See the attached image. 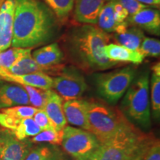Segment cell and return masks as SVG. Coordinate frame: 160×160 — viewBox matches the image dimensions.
<instances>
[{
    "instance_id": "9c48e42d",
    "label": "cell",
    "mask_w": 160,
    "mask_h": 160,
    "mask_svg": "<svg viewBox=\"0 0 160 160\" xmlns=\"http://www.w3.org/2000/svg\"><path fill=\"white\" fill-rule=\"evenodd\" d=\"M31 143L17 139L8 129H0V160H25L31 151Z\"/></svg>"
},
{
    "instance_id": "4dcf8cb0",
    "label": "cell",
    "mask_w": 160,
    "mask_h": 160,
    "mask_svg": "<svg viewBox=\"0 0 160 160\" xmlns=\"http://www.w3.org/2000/svg\"><path fill=\"white\" fill-rule=\"evenodd\" d=\"M53 157L54 153L48 147H39L30 151L25 160H49Z\"/></svg>"
},
{
    "instance_id": "44dd1931",
    "label": "cell",
    "mask_w": 160,
    "mask_h": 160,
    "mask_svg": "<svg viewBox=\"0 0 160 160\" xmlns=\"http://www.w3.org/2000/svg\"><path fill=\"white\" fill-rule=\"evenodd\" d=\"M113 0H105L98 16V27L106 33H114L117 24L113 15Z\"/></svg>"
},
{
    "instance_id": "2e32d148",
    "label": "cell",
    "mask_w": 160,
    "mask_h": 160,
    "mask_svg": "<svg viewBox=\"0 0 160 160\" xmlns=\"http://www.w3.org/2000/svg\"><path fill=\"white\" fill-rule=\"evenodd\" d=\"M105 0H74V18L78 22L97 25L98 16Z\"/></svg>"
},
{
    "instance_id": "ba28073f",
    "label": "cell",
    "mask_w": 160,
    "mask_h": 160,
    "mask_svg": "<svg viewBox=\"0 0 160 160\" xmlns=\"http://www.w3.org/2000/svg\"><path fill=\"white\" fill-rule=\"evenodd\" d=\"M88 88L84 76L76 68L67 67L53 78V88L65 101L79 99Z\"/></svg>"
},
{
    "instance_id": "8fae6325",
    "label": "cell",
    "mask_w": 160,
    "mask_h": 160,
    "mask_svg": "<svg viewBox=\"0 0 160 160\" xmlns=\"http://www.w3.org/2000/svg\"><path fill=\"white\" fill-rule=\"evenodd\" d=\"M29 104L28 96L22 86L0 79V109Z\"/></svg>"
},
{
    "instance_id": "8992f818",
    "label": "cell",
    "mask_w": 160,
    "mask_h": 160,
    "mask_svg": "<svg viewBox=\"0 0 160 160\" xmlns=\"http://www.w3.org/2000/svg\"><path fill=\"white\" fill-rule=\"evenodd\" d=\"M136 71L132 66L95 75L97 92L108 102L115 103L123 97L135 79Z\"/></svg>"
},
{
    "instance_id": "d6a6232c",
    "label": "cell",
    "mask_w": 160,
    "mask_h": 160,
    "mask_svg": "<svg viewBox=\"0 0 160 160\" xmlns=\"http://www.w3.org/2000/svg\"><path fill=\"white\" fill-rule=\"evenodd\" d=\"M33 120L42 131L49 129H56L54 125L49 119L44 110H39L33 116Z\"/></svg>"
},
{
    "instance_id": "f546056e",
    "label": "cell",
    "mask_w": 160,
    "mask_h": 160,
    "mask_svg": "<svg viewBox=\"0 0 160 160\" xmlns=\"http://www.w3.org/2000/svg\"><path fill=\"white\" fill-rule=\"evenodd\" d=\"M39 109L36 108L33 106L17 105L14 107L2 109V112L11 115L17 119H24L26 118H33V116Z\"/></svg>"
},
{
    "instance_id": "277c9868",
    "label": "cell",
    "mask_w": 160,
    "mask_h": 160,
    "mask_svg": "<svg viewBox=\"0 0 160 160\" xmlns=\"http://www.w3.org/2000/svg\"><path fill=\"white\" fill-rule=\"evenodd\" d=\"M122 112L133 122L143 128L151 125L149 74L144 73L133 79L121 103Z\"/></svg>"
},
{
    "instance_id": "f1b7e54d",
    "label": "cell",
    "mask_w": 160,
    "mask_h": 160,
    "mask_svg": "<svg viewBox=\"0 0 160 160\" xmlns=\"http://www.w3.org/2000/svg\"><path fill=\"white\" fill-rule=\"evenodd\" d=\"M137 160H160L159 140L151 137Z\"/></svg>"
},
{
    "instance_id": "ffe728a7",
    "label": "cell",
    "mask_w": 160,
    "mask_h": 160,
    "mask_svg": "<svg viewBox=\"0 0 160 160\" xmlns=\"http://www.w3.org/2000/svg\"><path fill=\"white\" fill-rule=\"evenodd\" d=\"M6 71L13 75H25L33 73H49L47 69L38 65L32 57V53L24 56Z\"/></svg>"
},
{
    "instance_id": "9a60e30c",
    "label": "cell",
    "mask_w": 160,
    "mask_h": 160,
    "mask_svg": "<svg viewBox=\"0 0 160 160\" xmlns=\"http://www.w3.org/2000/svg\"><path fill=\"white\" fill-rule=\"evenodd\" d=\"M0 79L11 82L19 85L32 86L44 90L53 88V78L45 73L13 75L4 70H0Z\"/></svg>"
},
{
    "instance_id": "83f0119b",
    "label": "cell",
    "mask_w": 160,
    "mask_h": 160,
    "mask_svg": "<svg viewBox=\"0 0 160 160\" xmlns=\"http://www.w3.org/2000/svg\"><path fill=\"white\" fill-rule=\"evenodd\" d=\"M144 57H157L160 54V42L155 38L145 37L138 49Z\"/></svg>"
},
{
    "instance_id": "3957f363",
    "label": "cell",
    "mask_w": 160,
    "mask_h": 160,
    "mask_svg": "<svg viewBox=\"0 0 160 160\" xmlns=\"http://www.w3.org/2000/svg\"><path fill=\"white\" fill-rule=\"evenodd\" d=\"M151 137L128 122L94 153L99 160H137Z\"/></svg>"
},
{
    "instance_id": "52a82bcc",
    "label": "cell",
    "mask_w": 160,
    "mask_h": 160,
    "mask_svg": "<svg viewBox=\"0 0 160 160\" xmlns=\"http://www.w3.org/2000/svg\"><path fill=\"white\" fill-rule=\"evenodd\" d=\"M99 145L97 137L88 131L68 125L63 129L61 145L75 159L93 153Z\"/></svg>"
},
{
    "instance_id": "e0dca14e",
    "label": "cell",
    "mask_w": 160,
    "mask_h": 160,
    "mask_svg": "<svg viewBox=\"0 0 160 160\" xmlns=\"http://www.w3.org/2000/svg\"><path fill=\"white\" fill-rule=\"evenodd\" d=\"M43 110L56 129L63 130L67 126L68 122L63 110V99L54 90L48 91V97Z\"/></svg>"
},
{
    "instance_id": "d6986e66",
    "label": "cell",
    "mask_w": 160,
    "mask_h": 160,
    "mask_svg": "<svg viewBox=\"0 0 160 160\" xmlns=\"http://www.w3.org/2000/svg\"><path fill=\"white\" fill-rule=\"evenodd\" d=\"M144 37V31L136 26H128L122 33H114L113 35V39L116 42V44L132 50L139 48Z\"/></svg>"
},
{
    "instance_id": "1f68e13d",
    "label": "cell",
    "mask_w": 160,
    "mask_h": 160,
    "mask_svg": "<svg viewBox=\"0 0 160 160\" xmlns=\"http://www.w3.org/2000/svg\"><path fill=\"white\" fill-rule=\"evenodd\" d=\"M113 2L119 4L120 5L125 8L126 11L128 13L130 16L134 15L135 13L142 11L144 8L149 7V6L144 5V4L139 2L137 0H113Z\"/></svg>"
},
{
    "instance_id": "74e56055",
    "label": "cell",
    "mask_w": 160,
    "mask_h": 160,
    "mask_svg": "<svg viewBox=\"0 0 160 160\" xmlns=\"http://www.w3.org/2000/svg\"><path fill=\"white\" fill-rule=\"evenodd\" d=\"M5 0H0V8L2 7V4L4 3V2H5Z\"/></svg>"
},
{
    "instance_id": "7402d4cb",
    "label": "cell",
    "mask_w": 160,
    "mask_h": 160,
    "mask_svg": "<svg viewBox=\"0 0 160 160\" xmlns=\"http://www.w3.org/2000/svg\"><path fill=\"white\" fill-rule=\"evenodd\" d=\"M151 79V105L153 115L156 119L160 116V65L156 64L152 67Z\"/></svg>"
},
{
    "instance_id": "484cf974",
    "label": "cell",
    "mask_w": 160,
    "mask_h": 160,
    "mask_svg": "<svg viewBox=\"0 0 160 160\" xmlns=\"http://www.w3.org/2000/svg\"><path fill=\"white\" fill-rule=\"evenodd\" d=\"M27 92L30 104L37 109L43 110L48 97L49 90H44L29 85H21Z\"/></svg>"
},
{
    "instance_id": "4316f807",
    "label": "cell",
    "mask_w": 160,
    "mask_h": 160,
    "mask_svg": "<svg viewBox=\"0 0 160 160\" xmlns=\"http://www.w3.org/2000/svg\"><path fill=\"white\" fill-rule=\"evenodd\" d=\"M63 138V130L49 129L42 131L31 140V143L48 142L53 145H61Z\"/></svg>"
},
{
    "instance_id": "4fadbf2b",
    "label": "cell",
    "mask_w": 160,
    "mask_h": 160,
    "mask_svg": "<svg viewBox=\"0 0 160 160\" xmlns=\"http://www.w3.org/2000/svg\"><path fill=\"white\" fill-rule=\"evenodd\" d=\"M14 9V0H5L0 8V52L11 46Z\"/></svg>"
},
{
    "instance_id": "5b68a950",
    "label": "cell",
    "mask_w": 160,
    "mask_h": 160,
    "mask_svg": "<svg viewBox=\"0 0 160 160\" xmlns=\"http://www.w3.org/2000/svg\"><path fill=\"white\" fill-rule=\"evenodd\" d=\"M87 117L89 131L100 144L105 142L128 122L121 112L95 101H88Z\"/></svg>"
},
{
    "instance_id": "d4e9b609",
    "label": "cell",
    "mask_w": 160,
    "mask_h": 160,
    "mask_svg": "<svg viewBox=\"0 0 160 160\" xmlns=\"http://www.w3.org/2000/svg\"><path fill=\"white\" fill-rule=\"evenodd\" d=\"M41 131L42 130L33 118H26L20 122L16 129L13 131V133L17 139L25 140L29 137H34Z\"/></svg>"
},
{
    "instance_id": "7c38bea8",
    "label": "cell",
    "mask_w": 160,
    "mask_h": 160,
    "mask_svg": "<svg viewBox=\"0 0 160 160\" xmlns=\"http://www.w3.org/2000/svg\"><path fill=\"white\" fill-rule=\"evenodd\" d=\"M125 22L128 26H136L151 34H160V13L156 8L150 7L144 8L128 17Z\"/></svg>"
},
{
    "instance_id": "8d00e7d4",
    "label": "cell",
    "mask_w": 160,
    "mask_h": 160,
    "mask_svg": "<svg viewBox=\"0 0 160 160\" xmlns=\"http://www.w3.org/2000/svg\"><path fill=\"white\" fill-rule=\"evenodd\" d=\"M75 159L76 160H99V159H98V157H97V155L95 154L94 151H93V153H90V154H88V155L83 156V157L77 158V159Z\"/></svg>"
},
{
    "instance_id": "ac0fdd59",
    "label": "cell",
    "mask_w": 160,
    "mask_h": 160,
    "mask_svg": "<svg viewBox=\"0 0 160 160\" xmlns=\"http://www.w3.org/2000/svg\"><path fill=\"white\" fill-rule=\"evenodd\" d=\"M103 51L108 59L117 62H131L140 64L143 62L145 57L139 50H132L116 43H109L105 45Z\"/></svg>"
},
{
    "instance_id": "836d02e7",
    "label": "cell",
    "mask_w": 160,
    "mask_h": 160,
    "mask_svg": "<svg viewBox=\"0 0 160 160\" xmlns=\"http://www.w3.org/2000/svg\"><path fill=\"white\" fill-rule=\"evenodd\" d=\"M22 120L4 112H0V125L6 129L14 131Z\"/></svg>"
},
{
    "instance_id": "30bf717a",
    "label": "cell",
    "mask_w": 160,
    "mask_h": 160,
    "mask_svg": "<svg viewBox=\"0 0 160 160\" xmlns=\"http://www.w3.org/2000/svg\"><path fill=\"white\" fill-rule=\"evenodd\" d=\"M32 57L38 65L45 68L49 73L61 72L64 68L61 62L64 59V53L57 43H51L36 50Z\"/></svg>"
},
{
    "instance_id": "e575fe53",
    "label": "cell",
    "mask_w": 160,
    "mask_h": 160,
    "mask_svg": "<svg viewBox=\"0 0 160 160\" xmlns=\"http://www.w3.org/2000/svg\"><path fill=\"white\" fill-rule=\"evenodd\" d=\"M113 15H114V19L117 25L124 22L129 17L128 13L125 8L116 2L113 6Z\"/></svg>"
},
{
    "instance_id": "603a6c76",
    "label": "cell",
    "mask_w": 160,
    "mask_h": 160,
    "mask_svg": "<svg viewBox=\"0 0 160 160\" xmlns=\"http://www.w3.org/2000/svg\"><path fill=\"white\" fill-rule=\"evenodd\" d=\"M32 53V48H12L0 52V70L9 69L24 56Z\"/></svg>"
},
{
    "instance_id": "5bb4252c",
    "label": "cell",
    "mask_w": 160,
    "mask_h": 160,
    "mask_svg": "<svg viewBox=\"0 0 160 160\" xmlns=\"http://www.w3.org/2000/svg\"><path fill=\"white\" fill-rule=\"evenodd\" d=\"M88 100L76 99L65 101L63 110L67 122L89 131L87 117Z\"/></svg>"
},
{
    "instance_id": "6da1fadb",
    "label": "cell",
    "mask_w": 160,
    "mask_h": 160,
    "mask_svg": "<svg viewBox=\"0 0 160 160\" xmlns=\"http://www.w3.org/2000/svg\"><path fill=\"white\" fill-rule=\"evenodd\" d=\"M14 1L12 47L33 49L56 37L59 19L42 1Z\"/></svg>"
},
{
    "instance_id": "cb8c5ba5",
    "label": "cell",
    "mask_w": 160,
    "mask_h": 160,
    "mask_svg": "<svg viewBox=\"0 0 160 160\" xmlns=\"http://www.w3.org/2000/svg\"><path fill=\"white\" fill-rule=\"evenodd\" d=\"M59 21L67 19L73 11L74 0H42Z\"/></svg>"
},
{
    "instance_id": "7a4b0ae2",
    "label": "cell",
    "mask_w": 160,
    "mask_h": 160,
    "mask_svg": "<svg viewBox=\"0 0 160 160\" xmlns=\"http://www.w3.org/2000/svg\"><path fill=\"white\" fill-rule=\"evenodd\" d=\"M111 37L95 25L74 28L67 39L70 54L80 67L89 71H102L119 65L106 57L103 51Z\"/></svg>"
},
{
    "instance_id": "d590c367",
    "label": "cell",
    "mask_w": 160,
    "mask_h": 160,
    "mask_svg": "<svg viewBox=\"0 0 160 160\" xmlns=\"http://www.w3.org/2000/svg\"><path fill=\"white\" fill-rule=\"evenodd\" d=\"M137 1L149 6V7L151 6V7L157 8L159 7L160 4V0H137Z\"/></svg>"
},
{
    "instance_id": "f35d334b",
    "label": "cell",
    "mask_w": 160,
    "mask_h": 160,
    "mask_svg": "<svg viewBox=\"0 0 160 160\" xmlns=\"http://www.w3.org/2000/svg\"><path fill=\"white\" fill-rule=\"evenodd\" d=\"M49 160H57V158H56V156H55V157H53V158H51V159H49Z\"/></svg>"
}]
</instances>
